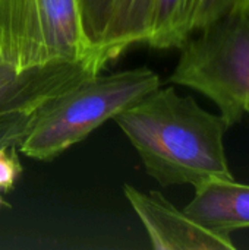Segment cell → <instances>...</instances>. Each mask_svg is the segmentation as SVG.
Listing matches in <instances>:
<instances>
[{"label": "cell", "mask_w": 249, "mask_h": 250, "mask_svg": "<svg viewBox=\"0 0 249 250\" xmlns=\"http://www.w3.org/2000/svg\"><path fill=\"white\" fill-rule=\"evenodd\" d=\"M113 122L139 154L147 174L164 188L233 179L225 151L230 126L173 86H158Z\"/></svg>", "instance_id": "6da1fadb"}, {"label": "cell", "mask_w": 249, "mask_h": 250, "mask_svg": "<svg viewBox=\"0 0 249 250\" xmlns=\"http://www.w3.org/2000/svg\"><path fill=\"white\" fill-rule=\"evenodd\" d=\"M158 86L160 76L145 66L88 75L32 114L18 151L31 160L51 161Z\"/></svg>", "instance_id": "7a4b0ae2"}, {"label": "cell", "mask_w": 249, "mask_h": 250, "mask_svg": "<svg viewBox=\"0 0 249 250\" xmlns=\"http://www.w3.org/2000/svg\"><path fill=\"white\" fill-rule=\"evenodd\" d=\"M169 82L210 98L232 127L249 104V6L236 7L181 47Z\"/></svg>", "instance_id": "3957f363"}, {"label": "cell", "mask_w": 249, "mask_h": 250, "mask_svg": "<svg viewBox=\"0 0 249 250\" xmlns=\"http://www.w3.org/2000/svg\"><path fill=\"white\" fill-rule=\"evenodd\" d=\"M79 62L97 69L78 0H0V64L21 72Z\"/></svg>", "instance_id": "277c9868"}, {"label": "cell", "mask_w": 249, "mask_h": 250, "mask_svg": "<svg viewBox=\"0 0 249 250\" xmlns=\"http://www.w3.org/2000/svg\"><path fill=\"white\" fill-rule=\"evenodd\" d=\"M123 193L142 223L153 249L229 250L236 248L230 236L207 230L156 190L144 193L132 185H123Z\"/></svg>", "instance_id": "5b68a950"}, {"label": "cell", "mask_w": 249, "mask_h": 250, "mask_svg": "<svg viewBox=\"0 0 249 250\" xmlns=\"http://www.w3.org/2000/svg\"><path fill=\"white\" fill-rule=\"evenodd\" d=\"M94 73L100 72L90 62L53 63L21 72L0 64V119L32 114L48 100Z\"/></svg>", "instance_id": "8992f818"}, {"label": "cell", "mask_w": 249, "mask_h": 250, "mask_svg": "<svg viewBox=\"0 0 249 250\" xmlns=\"http://www.w3.org/2000/svg\"><path fill=\"white\" fill-rule=\"evenodd\" d=\"M183 211L217 234L230 236L249 229V185L235 177L207 180L195 186V195Z\"/></svg>", "instance_id": "52a82bcc"}, {"label": "cell", "mask_w": 249, "mask_h": 250, "mask_svg": "<svg viewBox=\"0 0 249 250\" xmlns=\"http://www.w3.org/2000/svg\"><path fill=\"white\" fill-rule=\"evenodd\" d=\"M156 0H113L104 37L95 51V64L101 72L128 48L148 40Z\"/></svg>", "instance_id": "ba28073f"}, {"label": "cell", "mask_w": 249, "mask_h": 250, "mask_svg": "<svg viewBox=\"0 0 249 250\" xmlns=\"http://www.w3.org/2000/svg\"><path fill=\"white\" fill-rule=\"evenodd\" d=\"M194 0H156L147 45L157 50L181 48L192 35L189 22Z\"/></svg>", "instance_id": "9c48e42d"}, {"label": "cell", "mask_w": 249, "mask_h": 250, "mask_svg": "<svg viewBox=\"0 0 249 250\" xmlns=\"http://www.w3.org/2000/svg\"><path fill=\"white\" fill-rule=\"evenodd\" d=\"M78 6L84 31L92 45L95 60V51L104 37L113 0H78Z\"/></svg>", "instance_id": "30bf717a"}, {"label": "cell", "mask_w": 249, "mask_h": 250, "mask_svg": "<svg viewBox=\"0 0 249 250\" xmlns=\"http://www.w3.org/2000/svg\"><path fill=\"white\" fill-rule=\"evenodd\" d=\"M241 6H249V0H194L189 22L191 34L198 32L210 22Z\"/></svg>", "instance_id": "8fae6325"}, {"label": "cell", "mask_w": 249, "mask_h": 250, "mask_svg": "<svg viewBox=\"0 0 249 250\" xmlns=\"http://www.w3.org/2000/svg\"><path fill=\"white\" fill-rule=\"evenodd\" d=\"M16 151L15 144L0 145V192H10L22 174L23 167Z\"/></svg>", "instance_id": "7c38bea8"}, {"label": "cell", "mask_w": 249, "mask_h": 250, "mask_svg": "<svg viewBox=\"0 0 249 250\" xmlns=\"http://www.w3.org/2000/svg\"><path fill=\"white\" fill-rule=\"evenodd\" d=\"M32 114H15L0 119V145H18L31 122Z\"/></svg>", "instance_id": "4fadbf2b"}, {"label": "cell", "mask_w": 249, "mask_h": 250, "mask_svg": "<svg viewBox=\"0 0 249 250\" xmlns=\"http://www.w3.org/2000/svg\"><path fill=\"white\" fill-rule=\"evenodd\" d=\"M3 207H7V208H9L10 205H9V204H7V202H6V201H4V199L0 196V208H3Z\"/></svg>", "instance_id": "5bb4252c"}, {"label": "cell", "mask_w": 249, "mask_h": 250, "mask_svg": "<svg viewBox=\"0 0 249 250\" xmlns=\"http://www.w3.org/2000/svg\"><path fill=\"white\" fill-rule=\"evenodd\" d=\"M247 113H248V114H249V104H248V105H247Z\"/></svg>", "instance_id": "9a60e30c"}]
</instances>
